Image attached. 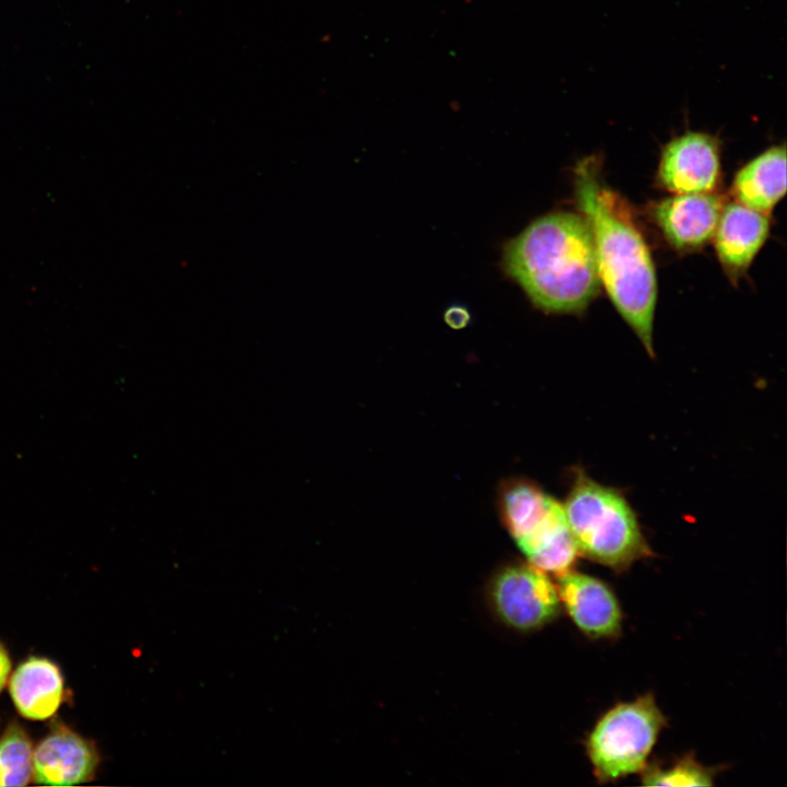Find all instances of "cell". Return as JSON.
Here are the masks:
<instances>
[{"instance_id": "obj_1", "label": "cell", "mask_w": 787, "mask_h": 787, "mask_svg": "<svg viewBox=\"0 0 787 787\" xmlns=\"http://www.w3.org/2000/svg\"><path fill=\"white\" fill-rule=\"evenodd\" d=\"M575 195L592 232L601 285L653 357L657 280L649 248L619 197L603 185L598 157L577 164Z\"/></svg>"}, {"instance_id": "obj_2", "label": "cell", "mask_w": 787, "mask_h": 787, "mask_svg": "<svg viewBox=\"0 0 787 787\" xmlns=\"http://www.w3.org/2000/svg\"><path fill=\"white\" fill-rule=\"evenodd\" d=\"M504 265L547 313H582L601 289L592 232L580 212H553L533 221L508 243Z\"/></svg>"}, {"instance_id": "obj_3", "label": "cell", "mask_w": 787, "mask_h": 787, "mask_svg": "<svg viewBox=\"0 0 787 787\" xmlns=\"http://www.w3.org/2000/svg\"><path fill=\"white\" fill-rule=\"evenodd\" d=\"M562 505L578 554L615 571L653 555L636 514L620 491L578 470Z\"/></svg>"}, {"instance_id": "obj_4", "label": "cell", "mask_w": 787, "mask_h": 787, "mask_svg": "<svg viewBox=\"0 0 787 787\" xmlns=\"http://www.w3.org/2000/svg\"><path fill=\"white\" fill-rule=\"evenodd\" d=\"M498 508L530 565L556 576L571 571L578 552L560 502L532 481L513 479L500 490Z\"/></svg>"}, {"instance_id": "obj_5", "label": "cell", "mask_w": 787, "mask_h": 787, "mask_svg": "<svg viewBox=\"0 0 787 787\" xmlns=\"http://www.w3.org/2000/svg\"><path fill=\"white\" fill-rule=\"evenodd\" d=\"M665 724L649 694L608 710L586 740L597 779L608 783L644 770Z\"/></svg>"}, {"instance_id": "obj_6", "label": "cell", "mask_w": 787, "mask_h": 787, "mask_svg": "<svg viewBox=\"0 0 787 787\" xmlns=\"http://www.w3.org/2000/svg\"><path fill=\"white\" fill-rule=\"evenodd\" d=\"M492 599L501 619L517 630L538 629L559 611L560 597L547 573L532 565L509 566L495 577Z\"/></svg>"}, {"instance_id": "obj_7", "label": "cell", "mask_w": 787, "mask_h": 787, "mask_svg": "<svg viewBox=\"0 0 787 787\" xmlns=\"http://www.w3.org/2000/svg\"><path fill=\"white\" fill-rule=\"evenodd\" d=\"M658 181L673 193L714 192L720 178V143L709 133L686 131L662 149Z\"/></svg>"}, {"instance_id": "obj_8", "label": "cell", "mask_w": 787, "mask_h": 787, "mask_svg": "<svg viewBox=\"0 0 787 787\" xmlns=\"http://www.w3.org/2000/svg\"><path fill=\"white\" fill-rule=\"evenodd\" d=\"M723 208V198L713 192L676 193L657 202L651 214L672 247L690 251L714 237Z\"/></svg>"}, {"instance_id": "obj_9", "label": "cell", "mask_w": 787, "mask_h": 787, "mask_svg": "<svg viewBox=\"0 0 787 787\" xmlns=\"http://www.w3.org/2000/svg\"><path fill=\"white\" fill-rule=\"evenodd\" d=\"M559 577L560 600L582 632L592 638L612 637L620 632L622 612L607 584L571 571Z\"/></svg>"}, {"instance_id": "obj_10", "label": "cell", "mask_w": 787, "mask_h": 787, "mask_svg": "<svg viewBox=\"0 0 787 787\" xmlns=\"http://www.w3.org/2000/svg\"><path fill=\"white\" fill-rule=\"evenodd\" d=\"M97 764L94 745L59 726L33 750V779L49 786L78 785L93 777Z\"/></svg>"}, {"instance_id": "obj_11", "label": "cell", "mask_w": 787, "mask_h": 787, "mask_svg": "<svg viewBox=\"0 0 787 787\" xmlns=\"http://www.w3.org/2000/svg\"><path fill=\"white\" fill-rule=\"evenodd\" d=\"M768 232L767 214L738 201L724 205L713 238L725 270L733 277L745 271L764 245Z\"/></svg>"}, {"instance_id": "obj_12", "label": "cell", "mask_w": 787, "mask_h": 787, "mask_svg": "<svg viewBox=\"0 0 787 787\" xmlns=\"http://www.w3.org/2000/svg\"><path fill=\"white\" fill-rule=\"evenodd\" d=\"M9 689L22 716L44 720L51 717L62 702L63 679L54 662L31 657L15 669Z\"/></svg>"}, {"instance_id": "obj_13", "label": "cell", "mask_w": 787, "mask_h": 787, "mask_svg": "<svg viewBox=\"0 0 787 787\" xmlns=\"http://www.w3.org/2000/svg\"><path fill=\"white\" fill-rule=\"evenodd\" d=\"M732 192L741 204L768 215L786 192L785 145L771 146L741 167Z\"/></svg>"}, {"instance_id": "obj_14", "label": "cell", "mask_w": 787, "mask_h": 787, "mask_svg": "<svg viewBox=\"0 0 787 787\" xmlns=\"http://www.w3.org/2000/svg\"><path fill=\"white\" fill-rule=\"evenodd\" d=\"M32 778V741L21 725L13 721L0 739V786H25Z\"/></svg>"}, {"instance_id": "obj_15", "label": "cell", "mask_w": 787, "mask_h": 787, "mask_svg": "<svg viewBox=\"0 0 787 787\" xmlns=\"http://www.w3.org/2000/svg\"><path fill=\"white\" fill-rule=\"evenodd\" d=\"M713 778V772L691 756L666 767L656 765L648 767L643 774V783L650 786H710Z\"/></svg>"}, {"instance_id": "obj_16", "label": "cell", "mask_w": 787, "mask_h": 787, "mask_svg": "<svg viewBox=\"0 0 787 787\" xmlns=\"http://www.w3.org/2000/svg\"><path fill=\"white\" fill-rule=\"evenodd\" d=\"M11 669L10 658L7 650L0 644V692L2 691Z\"/></svg>"}]
</instances>
